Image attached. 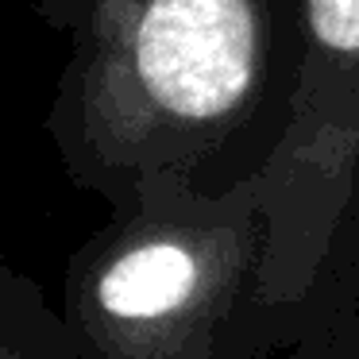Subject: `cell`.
<instances>
[{
	"label": "cell",
	"mask_w": 359,
	"mask_h": 359,
	"mask_svg": "<svg viewBox=\"0 0 359 359\" xmlns=\"http://www.w3.org/2000/svg\"><path fill=\"white\" fill-rule=\"evenodd\" d=\"M128 78L151 112L209 128L248 101L259 70L251 0H143L128 32Z\"/></svg>",
	"instance_id": "obj_1"
},
{
	"label": "cell",
	"mask_w": 359,
	"mask_h": 359,
	"mask_svg": "<svg viewBox=\"0 0 359 359\" xmlns=\"http://www.w3.org/2000/svg\"><path fill=\"white\" fill-rule=\"evenodd\" d=\"M197 286V263L178 243H143L97 278V302L120 320H151L178 309Z\"/></svg>",
	"instance_id": "obj_2"
}]
</instances>
